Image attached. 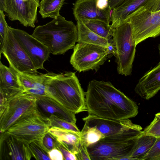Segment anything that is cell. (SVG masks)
<instances>
[{
	"label": "cell",
	"instance_id": "cell-1",
	"mask_svg": "<svg viewBox=\"0 0 160 160\" xmlns=\"http://www.w3.org/2000/svg\"><path fill=\"white\" fill-rule=\"evenodd\" d=\"M85 95L89 114L122 120L135 117L138 113L136 103L109 81L91 80Z\"/></svg>",
	"mask_w": 160,
	"mask_h": 160
},
{
	"label": "cell",
	"instance_id": "cell-2",
	"mask_svg": "<svg viewBox=\"0 0 160 160\" xmlns=\"http://www.w3.org/2000/svg\"><path fill=\"white\" fill-rule=\"evenodd\" d=\"M44 74L48 96L75 114L87 111L85 92L75 72Z\"/></svg>",
	"mask_w": 160,
	"mask_h": 160
},
{
	"label": "cell",
	"instance_id": "cell-3",
	"mask_svg": "<svg viewBox=\"0 0 160 160\" xmlns=\"http://www.w3.org/2000/svg\"><path fill=\"white\" fill-rule=\"evenodd\" d=\"M142 128L135 124L118 133L105 137L87 149L91 160H123L130 157Z\"/></svg>",
	"mask_w": 160,
	"mask_h": 160
},
{
	"label": "cell",
	"instance_id": "cell-4",
	"mask_svg": "<svg viewBox=\"0 0 160 160\" xmlns=\"http://www.w3.org/2000/svg\"><path fill=\"white\" fill-rule=\"evenodd\" d=\"M32 36L54 55L64 54L73 48L78 39V29L72 22L60 15L46 24L37 27Z\"/></svg>",
	"mask_w": 160,
	"mask_h": 160
},
{
	"label": "cell",
	"instance_id": "cell-5",
	"mask_svg": "<svg viewBox=\"0 0 160 160\" xmlns=\"http://www.w3.org/2000/svg\"><path fill=\"white\" fill-rule=\"evenodd\" d=\"M50 127L49 119L42 115L36 107L25 113L4 133L29 143L41 139Z\"/></svg>",
	"mask_w": 160,
	"mask_h": 160
},
{
	"label": "cell",
	"instance_id": "cell-6",
	"mask_svg": "<svg viewBox=\"0 0 160 160\" xmlns=\"http://www.w3.org/2000/svg\"><path fill=\"white\" fill-rule=\"evenodd\" d=\"M112 39L116 49L115 57L118 72L122 75H130L136 45L128 21L124 20L119 26L114 29Z\"/></svg>",
	"mask_w": 160,
	"mask_h": 160
},
{
	"label": "cell",
	"instance_id": "cell-7",
	"mask_svg": "<svg viewBox=\"0 0 160 160\" xmlns=\"http://www.w3.org/2000/svg\"><path fill=\"white\" fill-rule=\"evenodd\" d=\"M124 20L128 21L130 24L136 46L148 38L160 35V10L152 12L142 6Z\"/></svg>",
	"mask_w": 160,
	"mask_h": 160
},
{
	"label": "cell",
	"instance_id": "cell-8",
	"mask_svg": "<svg viewBox=\"0 0 160 160\" xmlns=\"http://www.w3.org/2000/svg\"><path fill=\"white\" fill-rule=\"evenodd\" d=\"M73 49L70 63L79 72H97L108 58L107 48L102 46L78 42Z\"/></svg>",
	"mask_w": 160,
	"mask_h": 160
},
{
	"label": "cell",
	"instance_id": "cell-9",
	"mask_svg": "<svg viewBox=\"0 0 160 160\" xmlns=\"http://www.w3.org/2000/svg\"><path fill=\"white\" fill-rule=\"evenodd\" d=\"M36 108L34 96L23 93L7 100L0 107V130L3 133L27 111Z\"/></svg>",
	"mask_w": 160,
	"mask_h": 160
},
{
	"label": "cell",
	"instance_id": "cell-10",
	"mask_svg": "<svg viewBox=\"0 0 160 160\" xmlns=\"http://www.w3.org/2000/svg\"><path fill=\"white\" fill-rule=\"evenodd\" d=\"M8 27L7 37L0 50L7 60L9 67L18 73L37 74L30 58L14 37Z\"/></svg>",
	"mask_w": 160,
	"mask_h": 160
},
{
	"label": "cell",
	"instance_id": "cell-11",
	"mask_svg": "<svg viewBox=\"0 0 160 160\" xmlns=\"http://www.w3.org/2000/svg\"><path fill=\"white\" fill-rule=\"evenodd\" d=\"M40 0H5L4 12L10 20L34 28Z\"/></svg>",
	"mask_w": 160,
	"mask_h": 160
},
{
	"label": "cell",
	"instance_id": "cell-12",
	"mask_svg": "<svg viewBox=\"0 0 160 160\" xmlns=\"http://www.w3.org/2000/svg\"><path fill=\"white\" fill-rule=\"evenodd\" d=\"M13 35L28 55L36 69H43V64L49 58L48 48L25 31L9 26Z\"/></svg>",
	"mask_w": 160,
	"mask_h": 160
},
{
	"label": "cell",
	"instance_id": "cell-13",
	"mask_svg": "<svg viewBox=\"0 0 160 160\" xmlns=\"http://www.w3.org/2000/svg\"><path fill=\"white\" fill-rule=\"evenodd\" d=\"M28 144L12 136L1 133L0 160H30L32 156Z\"/></svg>",
	"mask_w": 160,
	"mask_h": 160
},
{
	"label": "cell",
	"instance_id": "cell-14",
	"mask_svg": "<svg viewBox=\"0 0 160 160\" xmlns=\"http://www.w3.org/2000/svg\"><path fill=\"white\" fill-rule=\"evenodd\" d=\"M82 120L85 122L84 126L96 128L105 137L121 132L135 124L129 119L114 120L90 114L82 118Z\"/></svg>",
	"mask_w": 160,
	"mask_h": 160
},
{
	"label": "cell",
	"instance_id": "cell-15",
	"mask_svg": "<svg viewBox=\"0 0 160 160\" xmlns=\"http://www.w3.org/2000/svg\"><path fill=\"white\" fill-rule=\"evenodd\" d=\"M36 98V107L44 116L49 118L54 116L68 122L75 123V114L68 110L53 98L46 96L35 97Z\"/></svg>",
	"mask_w": 160,
	"mask_h": 160
},
{
	"label": "cell",
	"instance_id": "cell-16",
	"mask_svg": "<svg viewBox=\"0 0 160 160\" xmlns=\"http://www.w3.org/2000/svg\"><path fill=\"white\" fill-rule=\"evenodd\" d=\"M97 0H77L72 8L73 13L77 21L82 19H99L109 24L111 10H102L98 8Z\"/></svg>",
	"mask_w": 160,
	"mask_h": 160
},
{
	"label": "cell",
	"instance_id": "cell-17",
	"mask_svg": "<svg viewBox=\"0 0 160 160\" xmlns=\"http://www.w3.org/2000/svg\"><path fill=\"white\" fill-rule=\"evenodd\" d=\"M18 72L10 67L0 63V93L6 100L23 93V88L19 83Z\"/></svg>",
	"mask_w": 160,
	"mask_h": 160
},
{
	"label": "cell",
	"instance_id": "cell-18",
	"mask_svg": "<svg viewBox=\"0 0 160 160\" xmlns=\"http://www.w3.org/2000/svg\"><path fill=\"white\" fill-rule=\"evenodd\" d=\"M160 90V63L140 79L134 90L142 98L149 100Z\"/></svg>",
	"mask_w": 160,
	"mask_h": 160
},
{
	"label": "cell",
	"instance_id": "cell-19",
	"mask_svg": "<svg viewBox=\"0 0 160 160\" xmlns=\"http://www.w3.org/2000/svg\"><path fill=\"white\" fill-rule=\"evenodd\" d=\"M17 75L19 82L24 89V93L34 97L48 96L44 74L18 73Z\"/></svg>",
	"mask_w": 160,
	"mask_h": 160
},
{
	"label": "cell",
	"instance_id": "cell-20",
	"mask_svg": "<svg viewBox=\"0 0 160 160\" xmlns=\"http://www.w3.org/2000/svg\"><path fill=\"white\" fill-rule=\"evenodd\" d=\"M48 132L56 138L58 142L76 155L81 141L80 132L55 127H51Z\"/></svg>",
	"mask_w": 160,
	"mask_h": 160
},
{
	"label": "cell",
	"instance_id": "cell-21",
	"mask_svg": "<svg viewBox=\"0 0 160 160\" xmlns=\"http://www.w3.org/2000/svg\"><path fill=\"white\" fill-rule=\"evenodd\" d=\"M149 0H125L112 10L111 16V26L114 28L119 26L131 13Z\"/></svg>",
	"mask_w": 160,
	"mask_h": 160
},
{
	"label": "cell",
	"instance_id": "cell-22",
	"mask_svg": "<svg viewBox=\"0 0 160 160\" xmlns=\"http://www.w3.org/2000/svg\"><path fill=\"white\" fill-rule=\"evenodd\" d=\"M78 39L77 42L107 47L109 41L98 35L90 29L81 20L77 21Z\"/></svg>",
	"mask_w": 160,
	"mask_h": 160
},
{
	"label": "cell",
	"instance_id": "cell-23",
	"mask_svg": "<svg viewBox=\"0 0 160 160\" xmlns=\"http://www.w3.org/2000/svg\"><path fill=\"white\" fill-rule=\"evenodd\" d=\"M156 138L142 132L138 137L135 148L130 157L133 160H142L153 146Z\"/></svg>",
	"mask_w": 160,
	"mask_h": 160
},
{
	"label": "cell",
	"instance_id": "cell-24",
	"mask_svg": "<svg viewBox=\"0 0 160 160\" xmlns=\"http://www.w3.org/2000/svg\"><path fill=\"white\" fill-rule=\"evenodd\" d=\"M91 30L108 41L112 38L114 30L111 25L99 19H81Z\"/></svg>",
	"mask_w": 160,
	"mask_h": 160
},
{
	"label": "cell",
	"instance_id": "cell-25",
	"mask_svg": "<svg viewBox=\"0 0 160 160\" xmlns=\"http://www.w3.org/2000/svg\"><path fill=\"white\" fill-rule=\"evenodd\" d=\"M65 0H41L39 12L42 18H56L60 14V10Z\"/></svg>",
	"mask_w": 160,
	"mask_h": 160
},
{
	"label": "cell",
	"instance_id": "cell-26",
	"mask_svg": "<svg viewBox=\"0 0 160 160\" xmlns=\"http://www.w3.org/2000/svg\"><path fill=\"white\" fill-rule=\"evenodd\" d=\"M80 134L81 142L84 143L87 147L105 137L96 128L84 125L80 132Z\"/></svg>",
	"mask_w": 160,
	"mask_h": 160
},
{
	"label": "cell",
	"instance_id": "cell-27",
	"mask_svg": "<svg viewBox=\"0 0 160 160\" xmlns=\"http://www.w3.org/2000/svg\"><path fill=\"white\" fill-rule=\"evenodd\" d=\"M29 147L32 156L38 160H51L48 151L43 145L41 139L33 140L29 144Z\"/></svg>",
	"mask_w": 160,
	"mask_h": 160
},
{
	"label": "cell",
	"instance_id": "cell-28",
	"mask_svg": "<svg viewBox=\"0 0 160 160\" xmlns=\"http://www.w3.org/2000/svg\"><path fill=\"white\" fill-rule=\"evenodd\" d=\"M49 119L51 127H57L77 132H80L75 123L68 122L54 116H51Z\"/></svg>",
	"mask_w": 160,
	"mask_h": 160
},
{
	"label": "cell",
	"instance_id": "cell-29",
	"mask_svg": "<svg viewBox=\"0 0 160 160\" xmlns=\"http://www.w3.org/2000/svg\"><path fill=\"white\" fill-rule=\"evenodd\" d=\"M143 131L145 134L156 138H160V119L155 116L152 121Z\"/></svg>",
	"mask_w": 160,
	"mask_h": 160
},
{
	"label": "cell",
	"instance_id": "cell-30",
	"mask_svg": "<svg viewBox=\"0 0 160 160\" xmlns=\"http://www.w3.org/2000/svg\"><path fill=\"white\" fill-rule=\"evenodd\" d=\"M4 12L0 10V50L4 45L8 31V26L6 21Z\"/></svg>",
	"mask_w": 160,
	"mask_h": 160
},
{
	"label": "cell",
	"instance_id": "cell-31",
	"mask_svg": "<svg viewBox=\"0 0 160 160\" xmlns=\"http://www.w3.org/2000/svg\"><path fill=\"white\" fill-rule=\"evenodd\" d=\"M160 160V138H156L153 146L142 160Z\"/></svg>",
	"mask_w": 160,
	"mask_h": 160
},
{
	"label": "cell",
	"instance_id": "cell-32",
	"mask_svg": "<svg viewBox=\"0 0 160 160\" xmlns=\"http://www.w3.org/2000/svg\"><path fill=\"white\" fill-rule=\"evenodd\" d=\"M41 141L43 145L48 152L57 148L56 145L58 141L56 138L49 132L44 135Z\"/></svg>",
	"mask_w": 160,
	"mask_h": 160
},
{
	"label": "cell",
	"instance_id": "cell-33",
	"mask_svg": "<svg viewBox=\"0 0 160 160\" xmlns=\"http://www.w3.org/2000/svg\"><path fill=\"white\" fill-rule=\"evenodd\" d=\"M56 147L62 152L64 160H78L75 154L72 152L68 149L58 142L57 144Z\"/></svg>",
	"mask_w": 160,
	"mask_h": 160
},
{
	"label": "cell",
	"instance_id": "cell-34",
	"mask_svg": "<svg viewBox=\"0 0 160 160\" xmlns=\"http://www.w3.org/2000/svg\"><path fill=\"white\" fill-rule=\"evenodd\" d=\"M78 160H91L87 147L81 142L78 153L76 155Z\"/></svg>",
	"mask_w": 160,
	"mask_h": 160
},
{
	"label": "cell",
	"instance_id": "cell-35",
	"mask_svg": "<svg viewBox=\"0 0 160 160\" xmlns=\"http://www.w3.org/2000/svg\"><path fill=\"white\" fill-rule=\"evenodd\" d=\"M143 6L152 12L160 10V0H149Z\"/></svg>",
	"mask_w": 160,
	"mask_h": 160
},
{
	"label": "cell",
	"instance_id": "cell-36",
	"mask_svg": "<svg viewBox=\"0 0 160 160\" xmlns=\"http://www.w3.org/2000/svg\"><path fill=\"white\" fill-rule=\"evenodd\" d=\"M49 156L51 160H64L61 151L57 148H54L48 152Z\"/></svg>",
	"mask_w": 160,
	"mask_h": 160
},
{
	"label": "cell",
	"instance_id": "cell-37",
	"mask_svg": "<svg viewBox=\"0 0 160 160\" xmlns=\"http://www.w3.org/2000/svg\"><path fill=\"white\" fill-rule=\"evenodd\" d=\"M109 45L107 47L108 50V58H110L113 55L115 56L116 54V49L115 44L112 38L109 41Z\"/></svg>",
	"mask_w": 160,
	"mask_h": 160
},
{
	"label": "cell",
	"instance_id": "cell-38",
	"mask_svg": "<svg viewBox=\"0 0 160 160\" xmlns=\"http://www.w3.org/2000/svg\"><path fill=\"white\" fill-rule=\"evenodd\" d=\"M96 5L98 8L100 10L110 9L109 6L108 0H97Z\"/></svg>",
	"mask_w": 160,
	"mask_h": 160
},
{
	"label": "cell",
	"instance_id": "cell-39",
	"mask_svg": "<svg viewBox=\"0 0 160 160\" xmlns=\"http://www.w3.org/2000/svg\"><path fill=\"white\" fill-rule=\"evenodd\" d=\"M125 0H108L110 9L112 10L121 4Z\"/></svg>",
	"mask_w": 160,
	"mask_h": 160
},
{
	"label": "cell",
	"instance_id": "cell-40",
	"mask_svg": "<svg viewBox=\"0 0 160 160\" xmlns=\"http://www.w3.org/2000/svg\"><path fill=\"white\" fill-rule=\"evenodd\" d=\"M5 6V0H0V10L4 11Z\"/></svg>",
	"mask_w": 160,
	"mask_h": 160
},
{
	"label": "cell",
	"instance_id": "cell-41",
	"mask_svg": "<svg viewBox=\"0 0 160 160\" xmlns=\"http://www.w3.org/2000/svg\"><path fill=\"white\" fill-rule=\"evenodd\" d=\"M155 116H156L158 118L160 119V112H158L155 114Z\"/></svg>",
	"mask_w": 160,
	"mask_h": 160
},
{
	"label": "cell",
	"instance_id": "cell-42",
	"mask_svg": "<svg viewBox=\"0 0 160 160\" xmlns=\"http://www.w3.org/2000/svg\"><path fill=\"white\" fill-rule=\"evenodd\" d=\"M158 49L159 50V55L160 56V44H159L158 46ZM159 62L160 63V61Z\"/></svg>",
	"mask_w": 160,
	"mask_h": 160
}]
</instances>
